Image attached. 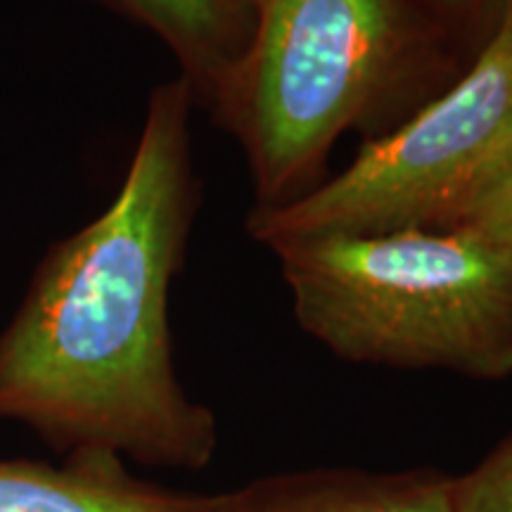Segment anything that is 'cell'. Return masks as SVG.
Wrapping results in <instances>:
<instances>
[{
	"label": "cell",
	"mask_w": 512,
	"mask_h": 512,
	"mask_svg": "<svg viewBox=\"0 0 512 512\" xmlns=\"http://www.w3.org/2000/svg\"><path fill=\"white\" fill-rule=\"evenodd\" d=\"M446 228L512 247V162L472 192Z\"/></svg>",
	"instance_id": "obj_8"
},
{
	"label": "cell",
	"mask_w": 512,
	"mask_h": 512,
	"mask_svg": "<svg viewBox=\"0 0 512 512\" xmlns=\"http://www.w3.org/2000/svg\"><path fill=\"white\" fill-rule=\"evenodd\" d=\"M512 119V5L465 79L366 145L347 171L292 202H266L249 230L268 247L320 235L448 226Z\"/></svg>",
	"instance_id": "obj_4"
},
{
	"label": "cell",
	"mask_w": 512,
	"mask_h": 512,
	"mask_svg": "<svg viewBox=\"0 0 512 512\" xmlns=\"http://www.w3.org/2000/svg\"><path fill=\"white\" fill-rule=\"evenodd\" d=\"M271 249L299 323L335 354L489 380L512 373V247L413 228Z\"/></svg>",
	"instance_id": "obj_2"
},
{
	"label": "cell",
	"mask_w": 512,
	"mask_h": 512,
	"mask_svg": "<svg viewBox=\"0 0 512 512\" xmlns=\"http://www.w3.org/2000/svg\"><path fill=\"white\" fill-rule=\"evenodd\" d=\"M216 503L131 482L110 453H76L67 467L0 460V512H216Z\"/></svg>",
	"instance_id": "obj_5"
},
{
	"label": "cell",
	"mask_w": 512,
	"mask_h": 512,
	"mask_svg": "<svg viewBox=\"0 0 512 512\" xmlns=\"http://www.w3.org/2000/svg\"><path fill=\"white\" fill-rule=\"evenodd\" d=\"M216 512H456V486L446 482H302L219 498Z\"/></svg>",
	"instance_id": "obj_7"
},
{
	"label": "cell",
	"mask_w": 512,
	"mask_h": 512,
	"mask_svg": "<svg viewBox=\"0 0 512 512\" xmlns=\"http://www.w3.org/2000/svg\"><path fill=\"white\" fill-rule=\"evenodd\" d=\"M512 162V119L510 124L505 126V131L501 133V138H498V143L494 145V150H491L489 155V162H486L482 176H479V181L475 185V190L479 188V185H484L486 181H489L491 176L498 174V171L503 169V166H508ZM472 190V192H475ZM470 192V195H472Z\"/></svg>",
	"instance_id": "obj_10"
},
{
	"label": "cell",
	"mask_w": 512,
	"mask_h": 512,
	"mask_svg": "<svg viewBox=\"0 0 512 512\" xmlns=\"http://www.w3.org/2000/svg\"><path fill=\"white\" fill-rule=\"evenodd\" d=\"M249 46L216 102L245 140L256 188L311 174L380 93L403 50L396 0H252Z\"/></svg>",
	"instance_id": "obj_3"
},
{
	"label": "cell",
	"mask_w": 512,
	"mask_h": 512,
	"mask_svg": "<svg viewBox=\"0 0 512 512\" xmlns=\"http://www.w3.org/2000/svg\"><path fill=\"white\" fill-rule=\"evenodd\" d=\"M190 102L183 76L152 93L117 197L38 266L0 335V420L76 453L209 460L214 418L176 380L166 311L195 211Z\"/></svg>",
	"instance_id": "obj_1"
},
{
	"label": "cell",
	"mask_w": 512,
	"mask_h": 512,
	"mask_svg": "<svg viewBox=\"0 0 512 512\" xmlns=\"http://www.w3.org/2000/svg\"><path fill=\"white\" fill-rule=\"evenodd\" d=\"M456 512H512V441L456 486Z\"/></svg>",
	"instance_id": "obj_9"
},
{
	"label": "cell",
	"mask_w": 512,
	"mask_h": 512,
	"mask_svg": "<svg viewBox=\"0 0 512 512\" xmlns=\"http://www.w3.org/2000/svg\"><path fill=\"white\" fill-rule=\"evenodd\" d=\"M441 3H451V5H456V3H463V0H441Z\"/></svg>",
	"instance_id": "obj_11"
},
{
	"label": "cell",
	"mask_w": 512,
	"mask_h": 512,
	"mask_svg": "<svg viewBox=\"0 0 512 512\" xmlns=\"http://www.w3.org/2000/svg\"><path fill=\"white\" fill-rule=\"evenodd\" d=\"M155 31L183 64L192 93L216 98L249 46L252 0H102Z\"/></svg>",
	"instance_id": "obj_6"
}]
</instances>
